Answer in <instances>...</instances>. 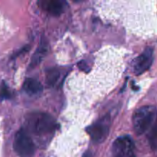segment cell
<instances>
[{
    "label": "cell",
    "instance_id": "6da1fadb",
    "mask_svg": "<svg viewBox=\"0 0 157 157\" xmlns=\"http://www.w3.org/2000/svg\"><path fill=\"white\" fill-rule=\"evenodd\" d=\"M57 128L55 120L46 113L34 112L26 117L24 130L28 133L37 136H44L53 134Z\"/></svg>",
    "mask_w": 157,
    "mask_h": 157
},
{
    "label": "cell",
    "instance_id": "7a4b0ae2",
    "mask_svg": "<svg viewBox=\"0 0 157 157\" xmlns=\"http://www.w3.org/2000/svg\"><path fill=\"white\" fill-rule=\"evenodd\" d=\"M157 115L156 107L144 106L137 109L133 116V130L137 135H142L147 131L154 123Z\"/></svg>",
    "mask_w": 157,
    "mask_h": 157
},
{
    "label": "cell",
    "instance_id": "3957f363",
    "mask_svg": "<svg viewBox=\"0 0 157 157\" xmlns=\"http://www.w3.org/2000/svg\"><path fill=\"white\" fill-rule=\"evenodd\" d=\"M13 147L17 154L22 157L32 156L35 150L33 140L24 129L18 130L15 134Z\"/></svg>",
    "mask_w": 157,
    "mask_h": 157
},
{
    "label": "cell",
    "instance_id": "277c9868",
    "mask_svg": "<svg viewBox=\"0 0 157 157\" xmlns=\"http://www.w3.org/2000/svg\"><path fill=\"white\" fill-rule=\"evenodd\" d=\"M114 157H136L134 153V144L128 136H120L114 140L112 147Z\"/></svg>",
    "mask_w": 157,
    "mask_h": 157
},
{
    "label": "cell",
    "instance_id": "5b68a950",
    "mask_svg": "<svg viewBox=\"0 0 157 157\" xmlns=\"http://www.w3.org/2000/svg\"><path fill=\"white\" fill-rule=\"evenodd\" d=\"M110 130V119L109 117H105L98 122L87 128V132L90 135L92 140L95 143L104 142L107 137Z\"/></svg>",
    "mask_w": 157,
    "mask_h": 157
},
{
    "label": "cell",
    "instance_id": "8992f818",
    "mask_svg": "<svg viewBox=\"0 0 157 157\" xmlns=\"http://www.w3.org/2000/svg\"><path fill=\"white\" fill-rule=\"evenodd\" d=\"M153 60V50L147 48L142 54L136 57L132 63L133 71L136 75H139L148 70L151 66Z\"/></svg>",
    "mask_w": 157,
    "mask_h": 157
},
{
    "label": "cell",
    "instance_id": "52a82bcc",
    "mask_svg": "<svg viewBox=\"0 0 157 157\" xmlns=\"http://www.w3.org/2000/svg\"><path fill=\"white\" fill-rule=\"evenodd\" d=\"M48 52V41L44 38H41L39 46H38V49H37L32 58L30 67H34L38 65V64H39L41 61H42V60L44 59V57L46 56Z\"/></svg>",
    "mask_w": 157,
    "mask_h": 157
},
{
    "label": "cell",
    "instance_id": "ba28073f",
    "mask_svg": "<svg viewBox=\"0 0 157 157\" xmlns=\"http://www.w3.org/2000/svg\"><path fill=\"white\" fill-rule=\"evenodd\" d=\"M66 2L59 0H51V1L43 2V7L51 15L54 16H58L64 11Z\"/></svg>",
    "mask_w": 157,
    "mask_h": 157
},
{
    "label": "cell",
    "instance_id": "9c48e42d",
    "mask_svg": "<svg viewBox=\"0 0 157 157\" xmlns=\"http://www.w3.org/2000/svg\"><path fill=\"white\" fill-rule=\"evenodd\" d=\"M23 89L28 94L36 96L43 90V86L39 81L34 78H27L23 84Z\"/></svg>",
    "mask_w": 157,
    "mask_h": 157
},
{
    "label": "cell",
    "instance_id": "30bf717a",
    "mask_svg": "<svg viewBox=\"0 0 157 157\" xmlns=\"http://www.w3.org/2000/svg\"><path fill=\"white\" fill-rule=\"evenodd\" d=\"M60 77V71L57 68L52 67L46 71L45 81L48 86H53L58 81Z\"/></svg>",
    "mask_w": 157,
    "mask_h": 157
},
{
    "label": "cell",
    "instance_id": "8fae6325",
    "mask_svg": "<svg viewBox=\"0 0 157 157\" xmlns=\"http://www.w3.org/2000/svg\"><path fill=\"white\" fill-rule=\"evenodd\" d=\"M149 143L150 144V147L153 150L157 149V121L155 123L154 125L152 127L150 133L148 135Z\"/></svg>",
    "mask_w": 157,
    "mask_h": 157
},
{
    "label": "cell",
    "instance_id": "7c38bea8",
    "mask_svg": "<svg viewBox=\"0 0 157 157\" xmlns=\"http://www.w3.org/2000/svg\"><path fill=\"white\" fill-rule=\"evenodd\" d=\"M10 97L11 93L9 91V87H8L7 84L4 81H2L1 87H0V101L9 99Z\"/></svg>",
    "mask_w": 157,
    "mask_h": 157
},
{
    "label": "cell",
    "instance_id": "4fadbf2b",
    "mask_svg": "<svg viewBox=\"0 0 157 157\" xmlns=\"http://www.w3.org/2000/svg\"><path fill=\"white\" fill-rule=\"evenodd\" d=\"M82 157H93V155H92V153L90 151H86L83 154Z\"/></svg>",
    "mask_w": 157,
    "mask_h": 157
}]
</instances>
